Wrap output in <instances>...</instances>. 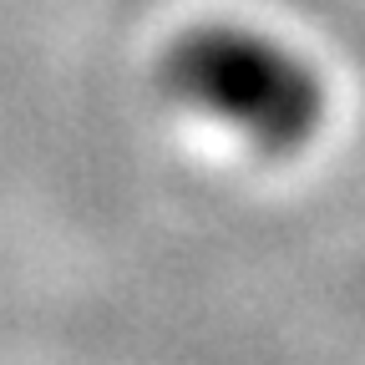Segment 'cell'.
<instances>
[{"label": "cell", "mask_w": 365, "mask_h": 365, "mask_svg": "<svg viewBox=\"0 0 365 365\" xmlns=\"http://www.w3.org/2000/svg\"><path fill=\"white\" fill-rule=\"evenodd\" d=\"M158 91L178 117L264 163L299 158L330 127L319 56L249 16H203L173 31L158 56Z\"/></svg>", "instance_id": "1"}]
</instances>
